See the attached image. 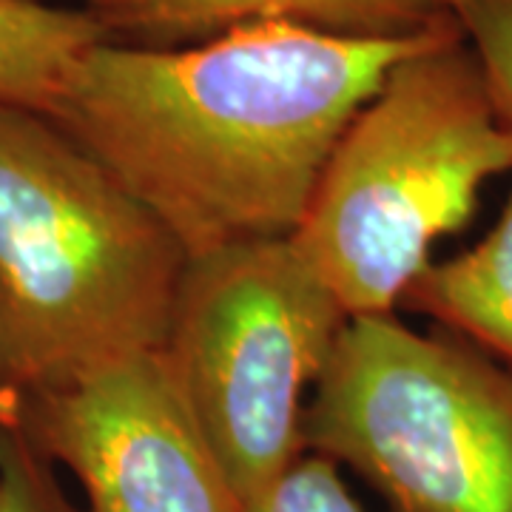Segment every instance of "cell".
Wrapping results in <instances>:
<instances>
[{"instance_id":"cell-1","label":"cell","mask_w":512,"mask_h":512,"mask_svg":"<svg viewBox=\"0 0 512 512\" xmlns=\"http://www.w3.org/2000/svg\"><path fill=\"white\" fill-rule=\"evenodd\" d=\"M453 20L404 35L262 20L188 46L106 37L49 117L185 256L293 237L350 120Z\"/></svg>"},{"instance_id":"cell-2","label":"cell","mask_w":512,"mask_h":512,"mask_svg":"<svg viewBox=\"0 0 512 512\" xmlns=\"http://www.w3.org/2000/svg\"><path fill=\"white\" fill-rule=\"evenodd\" d=\"M188 256L52 117L0 106V384L163 350Z\"/></svg>"},{"instance_id":"cell-3","label":"cell","mask_w":512,"mask_h":512,"mask_svg":"<svg viewBox=\"0 0 512 512\" xmlns=\"http://www.w3.org/2000/svg\"><path fill=\"white\" fill-rule=\"evenodd\" d=\"M507 171L512 137L453 20L350 120L293 239L350 319L387 316Z\"/></svg>"},{"instance_id":"cell-4","label":"cell","mask_w":512,"mask_h":512,"mask_svg":"<svg viewBox=\"0 0 512 512\" xmlns=\"http://www.w3.org/2000/svg\"><path fill=\"white\" fill-rule=\"evenodd\" d=\"M302 433L393 512H512V370L450 330L348 319Z\"/></svg>"},{"instance_id":"cell-5","label":"cell","mask_w":512,"mask_h":512,"mask_svg":"<svg viewBox=\"0 0 512 512\" xmlns=\"http://www.w3.org/2000/svg\"><path fill=\"white\" fill-rule=\"evenodd\" d=\"M348 313L293 237L188 256L163 356L248 512L305 456V390Z\"/></svg>"},{"instance_id":"cell-6","label":"cell","mask_w":512,"mask_h":512,"mask_svg":"<svg viewBox=\"0 0 512 512\" xmlns=\"http://www.w3.org/2000/svg\"><path fill=\"white\" fill-rule=\"evenodd\" d=\"M12 416L80 487L86 512H245L163 350L12 399Z\"/></svg>"},{"instance_id":"cell-7","label":"cell","mask_w":512,"mask_h":512,"mask_svg":"<svg viewBox=\"0 0 512 512\" xmlns=\"http://www.w3.org/2000/svg\"><path fill=\"white\" fill-rule=\"evenodd\" d=\"M109 37L168 46L174 40H208L262 20H293L345 35H404L433 18L416 0H86Z\"/></svg>"},{"instance_id":"cell-8","label":"cell","mask_w":512,"mask_h":512,"mask_svg":"<svg viewBox=\"0 0 512 512\" xmlns=\"http://www.w3.org/2000/svg\"><path fill=\"white\" fill-rule=\"evenodd\" d=\"M404 302L512 370V188L493 228L473 248L430 262Z\"/></svg>"},{"instance_id":"cell-9","label":"cell","mask_w":512,"mask_h":512,"mask_svg":"<svg viewBox=\"0 0 512 512\" xmlns=\"http://www.w3.org/2000/svg\"><path fill=\"white\" fill-rule=\"evenodd\" d=\"M106 37L89 12L0 0V106L49 117L80 57Z\"/></svg>"},{"instance_id":"cell-10","label":"cell","mask_w":512,"mask_h":512,"mask_svg":"<svg viewBox=\"0 0 512 512\" xmlns=\"http://www.w3.org/2000/svg\"><path fill=\"white\" fill-rule=\"evenodd\" d=\"M0 512H86L66 493L57 467L9 416L0 430Z\"/></svg>"},{"instance_id":"cell-11","label":"cell","mask_w":512,"mask_h":512,"mask_svg":"<svg viewBox=\"0 0 512 512\" xmlns=\"http://www.w3.org/2000/svg\"><path fill=\"white\" fill-rule=\"evenodd\" d=\"M456 20L476 52L498 117L512 137V0H478Z\"/></svg>"},{"instance_id":"cell-12","label":"cell","mask_w":512,"mask_h":512,"mask_svg":"<svg viewBox=\"0 0 512 512\" xmlns=\"http://www.w3.org/2000/svg\"><path fill=\"white\" fill-rule=\"evenodd\" d=\"M248 512H365L339 467L325 456L305 453Z\"/></svg>"},{"instance_id":"cell-13","label":"cell","mask_w":512,"mask_h":512,"mask_svg":"<svg viewBox=\"0 0 512 512\" xmlns=\"http://www.w3.org/2000/svg\"><path fill=\"white\" fill-rule=\"evenodd\" d=\"M416 3L433 18H458L467 6H473L478 0H416Z\"/></svg>"},{"instance_id":"cell-14","label":"cell","mask_w":512,"mask_h":512,"mask_svg":"<svg viewBox=\"0 0 512 512\" xmlns=\"http://www.w3.org/2000/svg\"><path fill=\"white\" fill-rule=\"evenodd\" d=\"M12 416V396L6 393V387L0 384V430L6 427V421Z\"/></svg>"}]
</instances>
